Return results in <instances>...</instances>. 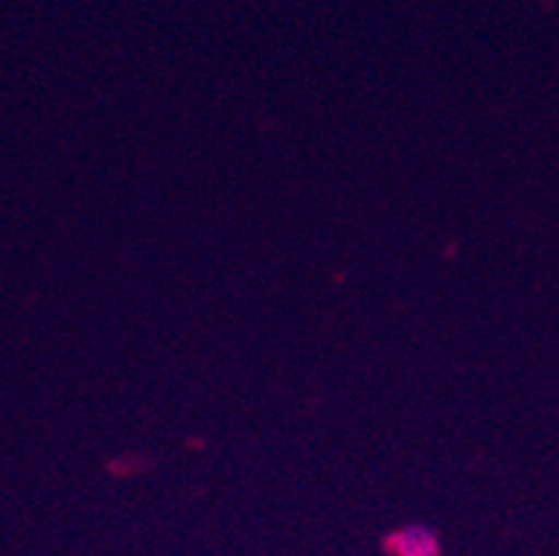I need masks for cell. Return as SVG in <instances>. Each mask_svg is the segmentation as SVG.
Instances as JSON below:
<instances>
[]
</instances>
